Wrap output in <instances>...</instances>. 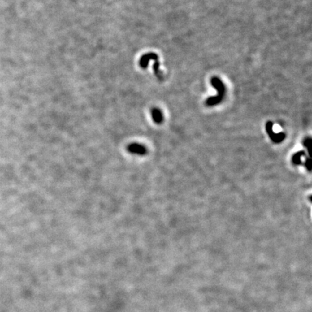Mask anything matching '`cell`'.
<instances>
[{"instance_id": "cell-1", "label": "cell", "mask_w": 312, "mask_h": 312, "mask_svg": "<svg viewBox=\"0 0 312 312\" xmlns=\"http://www.w3.org/2000/svg\"><path fill=\"white\" fill-rule=\"evenodd\" d=\"M211 84L218 91V95L216 96H211L206 100L205 104L207 106H215L223 101L225 93V87L223 82L217 77H213L211 79Z\"/></svg>"}, {"instance_id": "cell-2", "label": "cell", "mask_w": 312, "mask_h": 312, "mask_svg": "<svg viewBox=\"0 0 312 312\" xmlns=\"http://www.w3.org/2000/svg\"><path fill=\"white\" fill-rule=\"evenodd\" d=\"M265 128L266 133L268 134L269 136L274 143H280L285 140V134L284 132H280V133H275L273 130V124L272 121H268L265 124Z\"/></svg>"}, {"instance_id": "cell-3", "label": "cell", "mask_w": 312, "mask_h": 312, "mask_svg": "<svg viewBox=\"0 0 312 312\" xmlns=\"http://www.w3.org/2000/svg\"><path fill=\"white\" fill-rule=\"evenodd\" d=\"M127 150L132 155L139 156L145 155L147 153V147L138 142H133L129 144L127 147Z\"/></svg>"}, {"instance_id": "cell-4", "label": "cell", "mask_w": 312, "mask_h": 312, "mask_svg": "<svg viewBox=\"0 0 312 312\" xmlns=\"http://www.w3.org/2000/svg\"><path fill=\"white\" fill-rule=\"evenodd\" d=\"M158 58V56L157 54L153 53V52H150V53H147L145 54L144 55H142L141 56L140 61H139V64H140V67H142V69H146L147 67H148L149 62L150 60H155V58Z\"/></svg>"}, {"instance_id": "cell-5", "label": "cell", "mask_w": 312, "mask_h": 312, "mask_svg": "<svg viewBox=\"0 0 312 312\" xmlns=\"http://www.w3.org/2000/svg\"><path fill=\"white\" fill-rule=\"evenodd\" d=\"M152 119L157 124H160L163 121V114L161 110L158 108H153L151 110Z\"/></svg>"}, {"instance_id": "cell-6", "label": "cell", "mask_w": 312, "mask_h": 312, "mask_svg": "<svg viewBox=\"0 0 312 312\" xmlns=\"http://www.w3.org/2000/svg\"><path fill=\"white\" fill-rule=\"evenodd\" d=\"M305 154H306V153L303 150L297 152L296 153H295L292 157V164L295 165V166H298V165H301V163H302V161H301V158H302L303 156H304Z\"/></svg>"}, {"instance_id": "cell-7", "label": "cell", "mask_w": 312, "mask_h": 312, "mask_svg": "<svg viewBox=\"0 0 312 312\" xmlns=\"http://www.w3.org/2000/svg\"><path fill=\"white\" fill-rule=\"evenodd\" d=\"M303 145H304V147H306L308 149V150H309L310 145H311V138L310 137V136L306 138L304 141H303Z\"/></svg>"}, {"instance_id": "cell-8", "label": "cell", "mask_w": 312, "mask_h": 312, "mask_svg": "<svg viewBox=\"0 0 312 312\" xmlns=\"http://www.w3.org/2000/svg\"><path fill=\"white\" fill-rule=\"evenodd\" d=\"M306 168L309 170V171H311V160L310 158H307L306 160Z\"/></svg>"}]
</instances>
